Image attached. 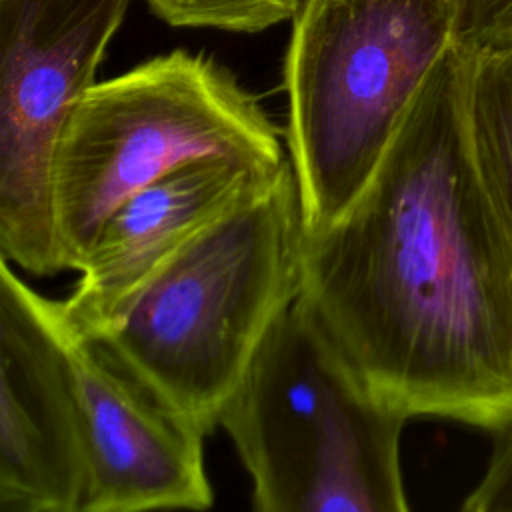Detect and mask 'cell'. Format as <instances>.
Listing matches in <instances>:
<instances>
[{"label":"cell","instance_id":"1","mask_svg":"<svg viewBox=\"0 0 512 512\" xmlns=\"http://www.w3.org/2000/svg\"><path fill=\"white\" fill-rule=\"evenodd\" d=\"M470 50L434 64L354 202L306 234L298 300L410 416L512 414V230L476 164Z\"/></svg>","mask_w":512,"mask_h":512},{"label":"cell","instance_id":"2","mask_svg":"<svg viewBox=\"0 0 512 512\" xmlns=\"http://www.w3.org/2000/svg\"><path fill=\"white\" fill-rule=\"evenodd\" d=\"M304 224L290 160L190 236L90 336L206 432L300 294Z\"/></svg>","mask_w":512,"mask_h":512},{"label":"cell","instance_id":"3","mask_svg":"<svg viewBox=\"0 0 512 512\" xmlns=\"http://www.w3.org/2000/svg\"><path fill=\"white\" fill-rule=\"evenodd\" d=\"M406 420L298 298L272 322L220 414L260 512L408 510Z\"/></svg>","mask_w":512,"mask_h":512},{"label":"cell","instance_id":"4","mask_svg":"<svg viewBox=\"0 0 512 512\" xmlns=\"http://www.w3.org/2000/svg\"><path fill=\"white\" fill-rule=\"evenodd\" d=\"M292 22L286 142L314 234L360 194L454 42L456 0H302Z\"/></svg>","mask_w":512,"mask_h":512},{"label":"cell","instance_id":"5","mask_svg":"<svg viewBox=\"0 0 512 512\" xmlns=\"http://www.w3.org/2000/svg\"><path fill=\"white\" fill-rule=\"evenodd\" d=\"M206 156L268 170L288 160L264 108L212 58L172 50L94 82L72 108L54 152L62 268L80 270L104 220L128 196Z\"/></svg>","mask_w":512,"mask_h":512},{"label":"cell","instance_id":"6","mask_svg":"<svg viewBox=\"0 0 512 512\" xmlns=\"http://www.w3.org/2000/svg\"><path fill=\"white\" fill-rule=\"evenodd\" d=\"M132 0H0V256L36 276L62 268L52 164Z\"/></svg>","mask_w":512,"mask_h":512},{"label":"cell","instance_id":"7","mask_svg":"<svg viewBox=\"0 0 512 512\" xmlns=\"http://www.w3.org/2000/svg\"><path fill=\"white\" fill-rule=\"evenodd\" d=\"M0 510L78 512L86 468L60 302L0 264Z\"/></svg>","mask_w":512,"mask_h":512},{"label":"cell","instance_id":"8","mask_svg":"<svg viewBox=\"0 0 512 512\" xmlns=\"http://www.w3.org/2000/svg\"><path fill=\"white\" fill-rule=\"evenodd\" d=\"M70 360L86 468L82 510L210 508L208 432L158 396L98 338L70 332Z\"/></svg>","mask_w":512,"mask_h":512},{"label":"cell","instance_id":"9","mask_svg":"<svg viewBox=\"0 0 512 512\" xmlns=\"http://www.w3.org/2000/svg\"><path fill=\"white\" fill-rule=\"evenodd\" d=\"M276 170L206 156L128 196L104 220L78 270L80 280L60 300L68 330L94 334L154 268Z\"/></svg>","mask_w":512,"mask_h":512},{"label":"cell","instance_id":"10","mask_svg":"<svg viewBox=\"0 0 512 512\" xmlns=\"http://www.w3.org/2000/svg\"><path fill=\"white\" fill-rule=\"evenodd\" d=\"M468 50V132L488 192L512 230V44Z\"/></svg>","mask_w":512,"mask_h":512},{"label":"cell","instance_id":"11","mask_svg":"<svg viewBox=\"0 0 512 512\" xmlns=\"http://www.w3.org/2000/svg\"><path fill=\"white\" fill-rule=\"evenodd\" d=\"M152 12L178 28L260 32L294 18L302 0H146Z\"/></svg>","mask_w":512,"mask_h":512},{"label":"cell","instance_id":"12","mask_svg":"<svg viewBox=\"0 0 512 512\" xmlns=\"http://www.w3.org/2000/svg\"><path fill=\"white\" fill-rule=\"evenodd\" d=\"M492 434V454L480 482L462 504L466 512H512V414Z\"/></svg>","mask_w":512,"mask_h":512},{"label":"cell","instance_id":"13","mask_svg":"<svg viewBox=\"0 0 512 512\" xmlns=\"http://www.w3.org/2000/svg\"><path fill=\"white\" fill-rule=\"evenodd\" d=\"M454 40L472 50L512 44V0H456Z\"/></svg>","mask_w":512,"mask_h":512}]
</instances>
